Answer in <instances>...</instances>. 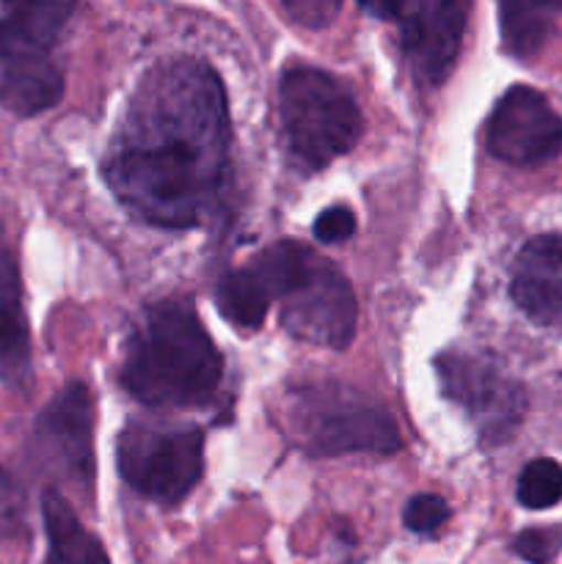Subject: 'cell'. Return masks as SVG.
<instances>
[{
    "mask_svg": "<svg viewBox=\"0 0 562 564\" xmlns=\"http://www.w3.org/2000/svg\"><path fill=\"white\" fill-rule=\"evenodd\" d=\"M229 102L202 58H171L147 72L116 127L105 182L132 218L193 229L213 218L229 182Z\"/></svg>",
    "mask_w": 562,
    "mask_h": 564,
    "instance_id": "obj_1",
    "label": "cell"
},
{
    "mask_svg": "<svg viewBox=\"0 0 562 564\" xmlns=\"http://www.w3.org/2000/svg\"><path fill=\"white\" fill-rule=\"evenodd\" d=\"M224 358L185 301L147 308L127 341L121 383L149 408H202L215 397Z\"/></svg>",
    "mask_w": 562,
    "mask_h": 564,
    "instance_id": "obj_2",
    "label": "cell"
},
{
    "mask_svg": "<svg viewBox=\"0 0 562 564\" xmlns=\"http://www.w3.org/2000/svg\"><path fill=\"white\" fill-rule=\"evenodd\" d=\"M510 295L543 328H562V235H538L512 262Z\"/></svg>",
    "mask_w": 562,
    "mask_h": 564,
    "instance_id": "obj_12",
    "label": "cell"
},
{
    "mask_svg": "<svg viewBox=\"0 0 562 564\" xmlns=\"http://www.w3.org/2000/svg\"><path fill=\"white\" fill-rule=\"evenodd\" d=\"M562 14V0H499V28L507 53L532 58L551 36L554 17Z\"/></svg>",
    "mask_w": 562,
    "mask_h": 564,
    "instance_id": "obj_15",
    "label": "cell"
},
{
    "mask_svg": "<svg viewBox=\"0 0 562 564\" xmlns=\"http://www.w3.org/2000/svg\"><path fill=\"white\" fill-rule=\"evenodd\" d=\"M446 518H450V507L435 494L413 496L406 505V512H402V521L413 534H435L444 527Z\"/></svg>",
    "mask_w": 562,
    "mask_h": 564,
    "instance_id": "obj_19",
    "label": "cell"
},
{
    "mask_svg": "<svg viewBox=\"0 0 562 564\" xmlns=\"http://www.w3.org/2000/svg\"><path fill=\"white\" fill-rule=\"evenodd\" d=\"M36 444L44 460L77 488L94 479V405L83 383H69L36 419Z\"/></svg>",
    "mask_w": 562,
    "mask_h": 564,
    "instance_id": "obj_11",
    "label": "cell"
},
{
    "mask_svg": "<svg viewBox=\"0 0 562 564\" xmlns=\"http://www.w3.org/2000/svg\"><path fill=\"white\" fill-rule=\"evenodd\" d=\"M466 20L468 0H400L402 55L422 86H441L455 69Z\"/></svg>",
    "mask_w": 562,
    "mask_h": 564,
    "instance_id": "obj_9",
    "label": "cell"
},
{
    "mask_svg": "<svg viewBox=\"0 0 562 564\" xmlns=\"http://www.w3.org/2000/svg\"><path fill=\"white\" fill-rule=\"evenodd\" d=\"M367 14L378 17V20H397V11H400V0H358Z\"/></svg>",
    "mask_w": 562,
    "mask_h": 564,
    "instance_id": "obj_22",
    "label": "cell"
},
{
    "mask_svg": "<svg viewBox=\"0 0 562 564\" xmlns=\"http://www.w3.org/2000/svg\"><path fill=\"white\" fill-rule=\"evenodd\" d=\"M42 516L50 543L44 564H110L102 543L77 521L75 510L58 490L42 496Z\"/></svg>",
    "mask_w": 562,
    "mask_h": 564,
    "instance_id": "obj_14",
    "label": "cell"
},
{
    "mask_svg": "<svg viewBox=\"0 0 562 564\" xmlns=\"http://www.w3.org/2000/svg\"><path fill=\"white\" fill-rule=\"evenodd\" d=\"M562 551V532L556 527L523 529L512 540V554L529 564H549Z\"/></svg>",
    "mask_w": 562,
    "mask_h": 564,
    "instance_id": "obj_18",
    "label": "cell"
},
{
    "mask_svg": "<svg viewBox=\"0 0 562 564\" xmlns=\"http://www.w3.org/2000/svg\"><path fill=\"white\" fill-rule=\"evenodd\" d=\"M284 427L314 457L395 455L402 449L397 422L380 402L350 386L314 383L290 391Z\"/></svg>",
    "mask_w": 562,
    "mask_h": 564,
    "instance_id": "obj_5",
    "label": "cell"
},
{
    "mask_svg": "<svg viewBox=\"0 0 562 564\" xmlns=\"http://www.w3.org/2000/svg\"><path fill=\"white\" fill-rule=\"evenodd\" d=\"M281 301V325L287 334L309 345L345 350L356 336L358 306L353 286L328 259L295 240L264 248L251 264Z\"/></svg>",
    "mask_w": 562,
    "mask_h": 564,
    "instance_id": "obj_3",
    "label": "cell"
},
{
    "mask_svg": "<svg viewBox=\"0 0 562 564\" xmlns=\"http://www.w3.org/2000/svg\"><path fill=\"white\" fill-rule=\"evenodd\" d=\"M0 383L31 389V330L22 306V281L17 257L0 229Z\"/></svg>",
    "mask_w": 562,
    "mask_h": 564,
    "instance_id": "obj_13",
    "label": "cell"
},
{
    "mask_svg": "<svg viewBox=\"0 0 562 564\" xmlns=\"http://www.w3.org/2000/svg\"><path fill=\"white\" fill-rule=\"evenodd\" d=\"M270 301L273 297L253 268L231 270L215 286V303L220 314L240 328H259L268 317Z\"/></svg>",
    "mask_w": 562,
    "mask_h": 564,
    "instance_id": "obj_16",
    "label": "cell"
},
{
    "mask_svg": "<svg viewBox=\"0 0 562 564\" xmlns=\"http://www.w3.org/2000/svg\"><path fill=\"white\" fill-rule=\"evenodd\" d=\"M518 505L527 510H549L562 501V466L551 457H538L518 477Z\"/></svg>",
    "mask_w": 562,
    "mask_h": 564,
    "instance_id": "obj_17",
    "label": "cell"
},
{
    "mask_svg": "<svg viewBox=\"0 0 562 564\" xmlns=\"http://www.w3.org/2000/svg\"><path fill=\"white\" fill-rule=\"evenodd\" d=\"M119 474L138 496L158 505L185 499L204 471V435L198 427L132 422L121 430Z\"/></svg>",
    "mask_w": 562,
    "mask_h": 564,
    "instance_id": "obj_7",
    "label": "cell"
},
{
    "mask_svg": "<svg viewBox=\"0 0 562 564\" xmlns=\"http://www.w3.org/2000/svg\"><path fill=\"white\" fill-rule=\"evenodd\" d=\"M314 237L320 242H342V240H350L356 235V215H353L350 207H336L323 209L314 220Z\"/></svg>",
    "mask_w": 562,
    "mask_h": 564,
    "instance_id": "obj_21",
    "label": "cell"
},
{
    "mask_svg": "<svg viewBox=\"0 0 562 564\" xmlns=\"http://www.w3.org/2000/svg\"><path fill=\"white\" fill-rule=\"evenodd\" d=\"M441 391L474 422L483 444H505L527 413V391L488 356L444 352L435 358Z\"/></svg>",
    "mask_w": 562,
    "mask_h": 564,
    "instance_id": "obj_8",
    "label": "cell"
},
{
    "mask_svg": "<svg viewBox=\"0 0 562 564\" xmlns=\"http://www.w3.org/2000/svg\"><path fill=\"white\" fill-rule=\"evenodd\" d=\"M279 116L290 152L320 171L350 152L364 132L353 94L334 75L314 66H295L279 83Z\"/></svg>",
    "mask_w": 562,
    "mask_h": 564,
    "instance_id": "obj_6",
    "label": "cell"
},
{
    "mask_svg": "<svg viewBox=\"0 0 562 564\" xmlns=\"http://www.w3.org/2000/svg\"><path fill=\"white\" fill-rule=\"evenodd\" d=\"M279 3L303 28L331 25L342 9V0H279Z\"/></svg>",
    "mask_w": 562,
    "mask_h": 564,
    "instance_id": "obj_20",
    "label": "cell"
},
{
    "mask_svg": "<svg viewBox=\"0 0 562 564\" xmlns=\"http://www.w3.org/2000/svg\"><path fill=\"white\" fill-rule=\"evenodd\" d=\"M485 143L501 163L518 169L543 165L560 154L562 119L543 94L529 86H512L490 113Z\"/></svg>",
    "mask_w": 562,
    "mask_h": 564,
    "instance_id": "obj_10",
    "label": "cell"
},
{
    "mask_svg": "<svg viewBox=\"0 0 562 564\" xmlns=\"http://www.w3.org/2000/svg\"><path fill=\"white\" fill-rule=\"evenodd\" d=\"M69 0H3L0 3V105L17 116H36L64 97V72L53 58L69 20Z\"/></svg>",
    "mask_w": 562,
    "mask_h": 564,
    "instance_id": "obj_4",
    "label": "cell"
}]
</instances>
